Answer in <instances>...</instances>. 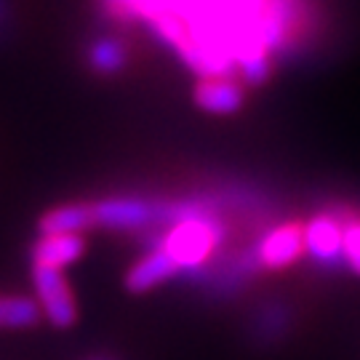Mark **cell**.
<instances>
[{"label":"cell","mask_w":360,"mask_h":360,"mask_svg":"<svg viewBox=\"0 0 360 360\" xmlns=\"http://www.w3.org/2000/svg\"><path fill=\"white\" fill-rule=\"evenodd\" d=\"M86 240L83 235H40L38 243L32 245V267L46 270H65L83 257Z\"/></svg>","instance_id":"277c9868"},{"label":"cell","mask_w":360,"mask_h":360,"mask_svg":"<svg viewBox=\"0 0 360 360\" xmlns=\"http://www.w3.org/2000/svg\"><path fill=\"white\" fill-rule=\"evenodd\" d=\"M94 227V211L86 203L56 206L40 219V235H83Z\"/></svg>","instance_id":"ba28073f"},{"label":"cell","mask_w":360,"mask_h":360,"mask_svg":"<svg viewBox=\"0 0 360 360\" xmlns=\"http://www.w3.org/2000/svg\"><path fill=\"white\" fill-rule=\"evenodd\" d=\"M91 211H94V227L104 230H142L153 219V208L144 206L136 198H110L91 206Z\"/></svg>","instance_id":"3957f363"},{"label":"cell","mask_w":360,"mask_h":360,"mask_svg":"<svg viewBox=\"0 0 360 360\" xmlns=\"http://www.w3.org/2000/svg\"><path fill=\"white\" fill-rule=\"evenodd\" d=\"M302 251H304V232L299 230V227L285 224V227L272 230L270 235L264 238V243L259 245V259H262V264H267V267H285V264H291Z\"/></svg>","instance_id":"8992f818"},{"label":"cell","mask_w":360,"mask_h":360,"mask_svg":"<svg viewBox=\"0 0 360 360\" xmlns=\"http://www.w3.org/2000/svg\"><path fill=\"white\" fill-rule=\"evenodd\" d=\"M32 285H35V302L40 312L56 326V328H70L77 321L75 296L67 285L65 275L59 270H46V267H32Z\"/></svg>","instance_id":"7a4b0ae2"},{"label":"cell","mask_w":360,"mask_h":360,"mask_svg":"<svg viewBox=\"0 0 360 360\" xmlns=\"http://www.w3.org/2000/svg\"><path fill=\"white\" fill-rule=\"evenodd\" d=\"M304 248L321 262H331L342 254V230L334 219H315L304 232Z\"/></svg>","instance_id":"9c48e42d"},{"label":"cell","mask_w":360,"mask_h":360,"mask_svg":"<svg viewBox=\"0 0 360 360\" xmlns=\"http://www.w3.org/2000/svg\"><path fill=\"white\" fill-rule=\"evenodd\" d=\"M176 272H179L176 262L168 257L163 248H155L131 267L129 275H126V285L134 294H142V291H150L168 278H174Z\"/></svg>","instance_id":"5b68a950"},{"label":"cell","mask_w":360,"mask_h":360,"mask_svg":"<svg viewBox=\"0 0 360 360\" xmlns=\"http://www.w3.org/2000/svg\"><path fill=\"white\" fill-rule=\"evenodd\" d=\"M221 238V227L211 219H203L198 214L187 217L174 224V230L166 235V245H160L168 257L176 262V267H193L206 262V257L214 251V245Z\"/></svg>","instance_id":"6da1fadb"},{"label":"cell","mask_w":360,"mask_h":360,"mask_svg":"<svg viewBox=\"0 0 360 360\" xmlns=\"http://www.w3.org/2000/svg\"><path fill=\"white\" fill-rule=\"evenodd\" d=\"M40 321V307L35 299L22 294H0V331L6 328H32Z\"/></svg>","instance_id":"30bf717a"},{"label":"cell","mask_w":360,"mask_h":360,"mask_svg":"<svg viewBox=\"0 0 360 360\" xmlns=\"http://www.w3.org/2000/svg\"><path fill=\"white\" fill-rule=\"evenodd\" d=\"M342 257L347 259L349 267L360 275V221L342 230Z\"/></svg>","instance_id":"7c38bea8"},{"label":"cell","mask_w":360,"mask_h":360,"mask_svg":"<svg viewBox=\"0 0 360 360\" xmlns=\"http://www.w3.org/2000/svg\"><path fill=\"white\" fill-rule=\"evenodd\" d=\"M195 102L200 110L206 112H217V115H232L240 110L243 104V94L240 89L224 80V77H214V80H203L198 89H195Z\"/></svg>","instance_id":"52a82bcc"},{"label":"cell","mask_w":360,"mask_h":360,"mask_svg":"<svg viewBox=\"0 0 360 360\" xmlns=\"http://www.w3.org/2000/svg\"><path fill=\"white\" fill-rule=\"evenodd\" d=\"M126 62V53H123V46L115 43V40H99L94 43L91 49V65L96 67L99 72L110 75V72H117Z\"/></svg>","instance_id":"8fae6325"}]
</instances>
